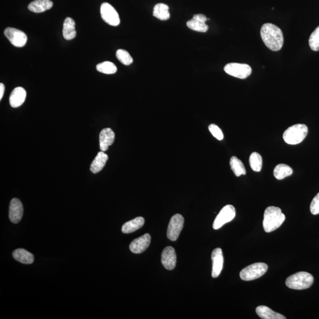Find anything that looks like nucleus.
I'll return each instance as SVG.
<instances>
[{
    "label": "nucleus",
    "instance_id": "nucleus-1",
    "mask_svg": "<svg viewBox=\"0 0 319 319\" xmlns=\"http://www.w3.org/2000/svg\"><path fill=\"white\" fill-rule=\"evenodd\" d=\"M261 36L266 46L273 51H279L283 46V34L281 30L276 25L271 23L263 24Z\"/></svg>",
    "mask_w": 319,
    "mask_h": 319
},
{
    "label": "nucleus",
    "instance_id": "nucleus-2",
    "mask_svg": "<svg viewBox=\"0 0 319 319\" xmlns=\"http://www.w3.org/2000/svg\"><path fill=\"white\" fill-rule=\"evenodd\" d=\"M285 217L278 207L269 206L265 209L263 227L266 232L276 231L284 222Z\"/></svg>",
    "mask_w": 319,
    "mask_h": 319
},
{
    "label": "nucleus",
    "instance_id": "nucleus-3",
    "mask_svg": "<svg viewBox=\"0 0 319 319\" xmlns=\"http://www.w3.org/2000/svg\"><path fill=\"white\" fill-rule=\"evenodd\" d=\"M313 281L314 279L312 274L301 271L289 277L285 281V284L291 289L304 290L311 287Z\"/></svg>",
    "mask_w": 319,
    "mask_h": 319
},
{
    "label": "nucleus",
    "instance_id": "nucleus-4",
    "mask_svg": "<svg viewBox=\"0 0 319 319\" xmlns=\"http://www.w3.org/2000/svg\"><path fill=\"white\" fill-rule=\"evenodd\" d=\"M308 134V128L306 125L298 124L291 126L284 131L283 139L288 144H300L306 138Z\"/></svg>",
    "mask_w": 319,
    "mask_h": 319
},
{
    "label": "nucleus",
    "instance_id": "nucleus-5",
    "mask_svg": "<svg viewBox=\"0 0 319 319\" xmlns=\"http://www.w3.org/2000/svg\"><path fill=\"white\" fill-rule=\"evenodd\" d=\"M268 270L265 263L257 262L247 266L240 272V278L243 281H251L264 276Z\"/></svg>",
    "mask_w": 319,
    "mask_h": 319
},
{
    "label": "nucleus",
    "instance_id": "nucleus-6",
    "mask_svg": "<svg viewBox=\"0 0 319 319\" xmlns=\"http://www.w3.org/2000/svg\"><path fill=\"white\" fill-rule=\"evenodd\" d=\"M224 71L232 77L243 80L250 76L252 69L247 64L229 63L224 67Z\"/></svg>",
    "mask_w": 319,
    "mask_h": 319
},
{
    "label": "nucleus",
    "instance_id": "nucleus-7",
    "mask_svg": "<svg viewBox=\"0 0 319 319\" xmlns=\"http://www.w3.org/2000/svg\"><path fill=\"white\" fill-rule=\"evenodd\" d=\"M184 218L180 214H176L173 216L168 225L167 236L172 241L178 239L184 225Z\"/></svg>",
    "mask_w": 319,
    "mask_h": 319
},
{
    "label": "nucleus",
    "instance_id": "nucleus-8",
    "mask_svg": "<svg viewBox=\"0 0 319 319\" xmlns=\"http://www.w3.org/2000/svg\"><path fill=\"white\" fill-rule=\"evenodd\" d=\"M236 211L234 206L226 205L221 209L219 214L217 215L214 220L213 228L214 229H219L225 223L231 222L236 217Z\"/></svg>",
    "mask_w": 319,
    "mask_h": 319
},
{
    "label": "nucleus",
    "instance_id": "nucleus-9",
    "mask_svg": "<svg viewBox=\"0 0 319 319\" xmlns=\"http://www.w3.org/2000/svg\"><path fill=\"white\" fill-rule=\"evenodd\" d=\"M100 15L105 23L112 26H117L120 23L118 13L112 5L108 2H103L100 6Z\"/></svg>",
    "mask_w": 319,
    "mask_h": 319
},
{
    "label": "nucleus",
    "instance_id": "nucleus-10",
    "mask_svg": "<svg viewBox=\"0 0 319 319\" xmlns=\"http://www.w3.org/2000/svg\"><path fill=\"white\" fill-rule=\"evenodd\" d=\"M4 35L10 43L17 47H22L26 45L27 41V36L22 31L8 27L4 30Z\"/></svg>",
    "mask_w": 319,
    "mask_h": 319
},
{
    "label": "nucleus",
    "instance_id": "nucleus-11",
    "mask_svg": "<svg viewBox=\"0 0 319 319\" xmlns=\"http://www.w3.org/2000/svg\"><path fill=\"white\" fill-rule=\"evenodd\" d=\"M177 262L175 249L172 247H167L164 249L161 254V264L168 270H172L176 267Z\"/></svg>",
    "mask_w": 319,
    "mask_h": 319
},
{
    "label": "nucleus",
    "instance_id": "nucleus-12",
    "mask_svg": "<svg viewBox=\"0 0 319 319\" xmlns=\"http://www.w3.org/2000/svg\"><path fill=\"white\" fill-rule=\"evenodd\" d=\"M206 17L201 14L195 15L192 19L187 22V26L190 29L196 31V32L205 33L208 30L209 27L206 24L208 20Z\"/></svg>",
    "mask_w": 319,
    "mask_h": 319
},
{
    "label": "nucleus",
    "instance_id": "nucleus-13",
    "mask_svg": "<svg viewBox=\"0 0 319 319\" xmlns=\"http://www.w3.org/2000/svg\"><path fill=\"white\" fill-rule=\"evenodd\" d=\"M212 260V276L213 278H217L222 270L223 265V256L222 250L218 248L213 251L211 256Z\"/></svg>",
    "mask_w": 319,
    "mask_h": 319
},
{
    "label": "nucleus",
    "instance_id": "nucleus-14",
    "mask_svg": "<svg viewBox=\"0 0 319 319\" xmlns=\"http://www.w3.org/2000/svg\"><path fill=\"white\" fill-rule=\"evenodd\" d=\"M23 205L18 199L14 198L10 201L9 207V218L11 222L18 223L23 217Z\"/></svg>",
    "mask_w": 319,
    "mask_h": 319
},
{
    "label": "nucleus",
    "instance_id": "nucleus-15",
    "mask_svg": "<svg viewBox=\"0 0 319 319\" xmlns=\"http://www.w3.org/2000/svg\"><path fill=\"white\" fill-rule=\"evenodd\" d=\"M151 242V236L149 234H145L143 236L134 239L130 243V251L134 254L143 253L149 247Z\"/></svg>",
    "mask_w": 319,
    "mask_h": 319
},
{
    "label": "nucleus",
    "instance_id": "nucleus-16",
    "mask_svg": "<svg viewBox=\"0 0 319 319\" xmlns=\"http://www.w3.org/2000/svg\"><path fill=\"white\" fill-rule=\"evenodd\" d=\"M115 140L114 131L110 128H106L100 131V144L102 152L108 150L109 146L113 144Z\"/></svg>",
    "mask_w": 319,
    "mask_h": 319
},
{
    "label": "nucleus",
    "instance_id": "nucleus-17",
    "mask_svg": "<svg viewBox=\"0 0 319 319\" xmlns=\"http://www.w3.org/2000/svg\"><path fill=\"white\" fill-rule=\"evenodd\" d=\"M26 96V91L23 88H16L10 95L9 100L10 105L13 108L19 107L24 102Z\"/></svg>",
    "mask_w": 319,
    "mask_h": 319
},
{
    "label": "nucleus",
    "instance_id": "nucleus-18",
    "mask_svg": "<svg viewBox=\"0 0 319 319\" xmlns=\"http://www.w3.org/2000/svg\"><path fill=\"white\" fill-rule=\"evenodd\" d=\"M51 0H35L28 6L29 10L33 13H40L50 10L53 7Z\"/></svg>",
    "mask_w": 319,
    "mask_h": 319
},
{
    "label": "nucleus",
    "instance_id": "nucleus-19",
    "mask_svg": "<svg viewBox=\"0 0 319 319\" xmlns=\"http://www.w3.org/2000/svg\"><path fill=\"white\" fill-rule=\"evenodd\" d=\"M145 220L143 218L139 217L135 219L125 222L122 225V232L124 234H130L139 230L144 225Z\"/></svg>",
    "mask_w": 319,
    "mask_h": 319
},
{
    "label": "nucleus",
    "instance_id": "nucleus-20",
    "mask_svg": "<svg viewBox=\"0 0 319 319\" xmlns=\"http://www.w3.org/2000/svg\"><path fill=\"white\" fill-rule=\"evenodd\" d=\"M13 258L24 264H31L34 262V256L23 248L17 249L13 253Z\"/></svg>",
    "mask_w": 319,
    "mask_h": 319
},
{
    "label": "nucleus",
    "instance_id": "nucleus-21",
    "mask_svg": "<svg viewBox=\"0 0 319 319\" xmlns=\"http://www.w3.org/2000/svg\"><path fill=\"white\" fill-rule=\"evenodd\" d=\"M108 159V155L103 153L102 151L98 153L96 158H95L91 165V171L94 174L101 171L103 168L105 166Z\"/></svg>",
    "mask_w": 319,
    "mask_h": 319
},
{
    "label": "nucleus",
    "instance_id": "nucleus-22",
    "mask_svg": "<svg viewBox=\"0 0 319 319\" xmlns=\"http://www.w3.org/2000/svg\"><path fill=\"white\" fill-rule=\"evenodd\" d=\"M257 314L263 319H285L286 318L279 313L274 312L270 308L265 306L257 307Z\"/></svg>",
    "mask_w": 319,
    "mask_h": 319
},
{
    "label": "nucleus",
    "instance_id": "nucleus-23",
    "mask_svg": "<svg viewBox=\"0 0 319 319\" xmlns=\"http://www.w3.org/2000/svg\"><path fill=\"white\" fill-rule=\"evenodd\" d=\"M63 38L67 40H71L74 39L77 36L76 30H75V22L71 18H67L63 23Z\"/></svg>",
    "mask_w": 319,
    "mask_h": 319
},
{
    "label": "nucleus",
    "instance_id": "nucleus-24",
    "mask_svg": "<svg viewBox=\"0 0 319 319\" xmlns=\"http://www.w3.org/2000/svg\"><path fill=\"white\" fill-rule=\"evenodd\" d=\"M153 16L160 20H167L170 16L169 6L163 3L157 4L154 7Z\"/></svg>",
    "mask_w": 319,
    "mask_h": 319
},
{
    "label": "nucleus",
    "instance_id": "nucleus-25",
    "mask_svg": "<svg viewBox=\"0 0 319 319\" xmlns=\"http://www.w3.org/2000/svg\"><path fill=\"white\" fill-rule=\"evenodd\" d=\"M293 170L292 168L285 164H279L274 170V176L278 180L282 179L292 175Z\"/></svg>",
    "mask_w": 319,
    "mask_h": 319
},
{
    "label": "nucleus",
    "instance_id": "nucleus-26",
    "mask_svg": "<svg viewBox=\"0 0 319 319\" xmlns=\"http://www.w3.org/2000/svg\"><path fill=\"white\" fill-rule=\"evenodd\" d=\"M230 166L235 175L239 177L241 175H246V170L242 162L237 157H232L230 160Z\"/></svg>",
    "mask_w": 319,
    "mask_h": 319
},
{
    "label": "nucleus",
    "instance_id": "nucleus-27",
    "mask_svg": "<svg viewBox=\"0 0 319 319\" xmlns=\"http://www.w3.org/2000/svg\"><path fill=\"white\" fill-rule=\"evenodd\" d=\"M250 164L252 170L254 172L261 171L262 166V159L261 155L257 152L251 154L250 157Z\"/></svg>",
    "mask_w": 319,
    "mask_h": 319
},
{
    "label": "nucleus",
    "instance_id": "nucleus-28",
    "mask_svg": "<svg viewBox=\"0 0 319 319\" xmlns=\"http://www.w3.org/2000/svg\"><path fill=\"white\" fill-rule=\"evenodd\" d=\"M97 71L104 74H114L117 71V68L111 61H103L97 66Z\"/></svg>",
    "mask_w": 319,
    "mask_h": 319
},
{
    "label": "nucleus",
    "instance_id": "nucleus-29",
    "mask_svg": "<svg viewBox=\"0 0 319 319\" xmlns=\"http://www.w3.org/2000/svg\"><path fill=\"white\" fill-rule=\"evenodd\" d=\"M116 57L123 65L128 66L133 62V59L130 53L124 49H119L116 52Z\"/></svg>",
    "mask_w": 319,
    "mask_h": 319
},
{
    "label": "nucleus",
    "instance_id": "nucleus-30",
    "mask_svg": "<svg viewBox=\"0 0 319 319\" xmlns=\"http://www.w3.org/2000/svg\"><path fill=\"white\" fill-rule=\"evenodd\" d=\"M309 43L313 51H319V26L310 35Z\"/></svg>",
    "mask_w": 319,
    "mask_h": 319
},
{
    "label": "nucleus",
    "instance_id": "nucleus-31",
    "mask_svg": "<svg viewBox=\"0 0 319 319\" xmlns=\"http://www.w3.org/2000/svg\"><path fill=\"white\" fill-rule=\"evenodd\" d=\"M209 130L215 138L218 139V140H222L223 134L218 126L214 124H211L209 126Z\"/></svg>",
    "mask_w": 319,
    "mask_h": 319
},
{
    "label": "nucleus",
    "instance_id": "nucleus-32",
    "mask_svg": "<svg viewBox=\"0 0 319 319\" xmlns=\"http://www.w3.org/2000/svg\"><path fill=\"white\" fill-rule=\"evenodd\" d=\"M310 212L314 215L319 214V193L313 198L310 204Z\"/></svg>",
    "mask_w": 319,
    "mask_h": 319
},
{
    "label": "nucleus",
    "instance_id": "nucleus-33",
    "mask_svg": "<svg viewBox=\"0 0 319 319\" xmlns=\"http://www.w3.org/2000/svg\"><path fill=\"white\" fill-rule=\"evenodd\" d=\"M5 91V86L3 83H0V100H2Z\"/></svg>",
    "mask_w": 319,
    "mask_h": 319
}]
</instances>
